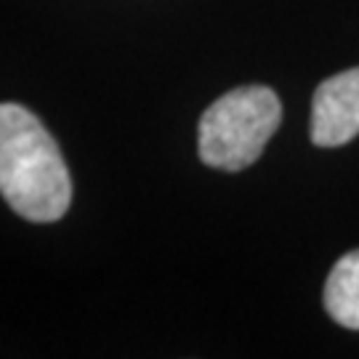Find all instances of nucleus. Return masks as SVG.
I'll list each match as a JSON object with an SVG mask.
<instances>
[{
	"mask_svg": "<svg viewBox=\"0 0 359 359\" xmlns=\"http://www.w3.org/2000/svg\"><path fill=\"white\" fill-rule=\"evenodd\" d=\"M0 197L35 224L59 221L72 203V179L53 136L13 102L0 104Z\"/></svg>",
	"mask_w": 359,
	"mask_h": 359,
	"instance_id": "f257e3e1",
	"label": "nucleus"
},
{
	"mask_svg": "<svg viewBox=\"0 0 359 359\" xmlns=\"http://www.w3.org/2000/svg\"><path fill=\"white\" fill-rule=\"evenodd\" d=\"M283 120V104L266 86H243L208 107L200 117V160L218 170L253 165Z\"/></svg>",
	"mask_w": 359,
	"mask_h": 359,
	"instance_id": "f03ea898",
	"label": "nucleus"
},
{
	"mask_svg": "<svg viewBox=\"0 0 359 359\" xmlns=\"http://www.w3.org/2000/svg\"><path fill=\"white\" fill-rule=\"evenodd\" d=\"M359 136V67L322 80L311 102V142L341 147Z\"/></svg>",
	"mask_w": 359,
	"mask_h": 359,
	"instance_id": "7ed1b4c3",
	"label": "nucleus"
},
{
	"mask_svg": "<svg viewBox=\"0 0 359 359\" xmlns=\"http://www.w3.org/2000/svg\"><path fill=\"white\" fill-rule=\"evenodd\" d=\"M325 309L341 327L359 330V250L335 261L325 283Z\"/></svg>",
	"mask_w": 359,
	"mask_h": 359,
	"instance_id": "20e7f679",
	"label": "nucleus"
}]
</instances>
